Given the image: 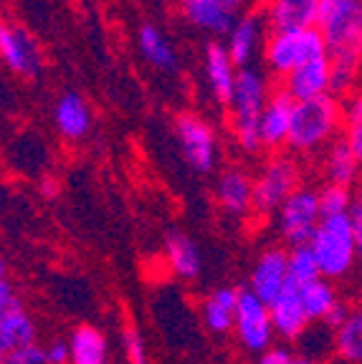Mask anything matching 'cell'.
I'll use <instances>...</instances> for the list:
<instances>
[{"label": "cell", "instance_id": "cell-8", "mask_svg": "<svg viewBox=\"0 0 362 364\" xmlns=\"http://www.w3.org/2000/svg\"><path fill=\"white\" fill-rule=\"evenodd\" d=\"M233 334H236L238 344H241L246 352L267 354L269 349H272L274 334H276L269 304H264L259 296L251 294V291H241Z\"/></svg>", "mask_w": 362, "mask_h": 364}, {"label": "cell", "instance_id": "cell-11", "mask_svg": "<svg viewBox=\"0 0 362 364\" xmlns=\"http://www.w3.org/2000/svg\"><path fill=\"white\" fill-rule=\"evenodd\" d=\"M267 28L269 21L264 16V11H249L244 18H238V23L231 28L226 41L228 53H231L233 63L238 68H249L261 46H267Z\"/></svg>", "mask_w": 362, "mask_h": 364}, {"label": "cell", "instance_id": "cell-35", "mask_svg": "<svg viewBox=\"0 0 362 364\" xmlns=\"http://www.w3.org/2000/svg\"><path fill=\"white\" fill-rule=\"evenodd\" d=\"M46 362L48 364H71V347H68V341H51L48 347H46Z\"/></svg>", "mask_w": 362, "mask_h": 364}, {"label": "cell", "instance_id": "cell-10", "mask_svg": "<svg viewBox=\"0 0 362 364\" xmlns=\"http://www.w3.org/2000/svg\"><path fill=\"white\" fill-rule=\"evenodd\" d=\"M0 56L8 71L21 79H36L43 68V53L36 38L16 23H3L0 28Z\"/></svg>", "mask_w": 362, "mask_h": 364}, {"label": "cell", "instance_id": "cell-12", "mask_svg": "<svg viewBox=\"0 0 362 364\" xmlns=\"http://www.w3.org/2000/svg\"><path fill=\"white\" fill-rule=\"evenodd\" d=\"M251 294L264 304H272L289 284V253L284 248H269L256 258L251 268Z\"/></svg>", "mask_w": 362, "mask_h": 364}, {"label": "cell", "instance_id": "cell-3", "mask_svg": "<svg viewBox=\"0 0 362 364\" xmlns=\"http://www.w3.org/2000/svg\"><path fill=\"white\" fill-rule=\"evenodd\" d=\"M340 122H345V109L332 94L296 102L286 147L294 152H314L332 139L334 132L340 129Z\"/></svg>", "mask_w": 362, "mask_h": 364}, {"label": "cell", "instance_id": "cell-39", "mask_svg": "<svg viewBox=\"0 0 362 364\" xmlns=\"http://www.w3.org/2000/svg\"><path fill=\"white\" fill-rule=\"evenodd\" d=\"M56 190H58L56 180H51V177L41 180V195H43V198H53V195H56Z\"/></svg>", "mask_w": 362, "mask_h": 364}, {"label": "cell", "instance_id": "cell-23", "mask_svg": "<svg viewBox=\"0 0 362 364\" xmlns=\"http://www.w3.org/2000/svg\"><path fill=\"white\" fill-rule=\"evenodd\" d=\"M26 344H36V324L23 306L0 311V354H8Z\"/></svg>", "mask_w": 362, "mask_h": 364}, {"label": "cell", "instance_id": "cell-33", "mask_svg": "<svg viewBox=\"0 0 362 364\" xmlns=\"http://www.w3.org/2000/svg\"><path fill=\"white\" fill-rule=\"evenodd\" d=\"M259 364H314V359L309 357H294L284 347H272L267 354H261Z\"/></svg>", "mask_w": 362, "mask_h": 364}, {"label": "cell", "instance_id": "cell-2", "mask_svg": "<svg viewBox=\"0 0 362 364\" xmlns=\"http://www.w3.org/2000/svg\"><path fill=\"white\" fill-rule=\"evenodd\" d=\"M272 91H269V79L261 68H238L236 89L233 99L228 104L231 109V129L236 136L238 147L244 152H259L261 147V117L267 109Z\"/></svg>", "mask_w": 362, "mask_h": 364}, {"label": "cell", "instance_id": "cell-5", "mask_svg": "<svg viewBox=\"0 0 362 364\" xmlns=\"http://www.w3.org/2000/svg\"><path fill=\"white\" fill-rule=\"evenodd\" d=\"M309 245L317 256L319 271L324 279H342L355 266V258L360 253L350 215L322 218Z\"/></svg>", "mask_w": 362, "mask_h": 364}, {"label": "cell", "instance_id": "cell-34", "mask_svg": "<svg viewBox=\"0 0 362 364\" xmlns=\"http://www.w3.org/2000/svg\"><path fill=\"white\" fill-rule=\"evenodd\" d=\"M345 127H362V89H357L345 104Z\"/></svg>", "mask_w": 362, "mask_h": 364}, {"label": "cell", "instance_id": "cell-25", "mask_svg": "<svg viewBox=\"0 0 362 364\" xmlns=\"http://www.w3.org/2000/svg\"><path fill=\"white\" fill-rule=\"evenodd\" d=\"M71 364H112L107 357V336L96 326H76L68 336Z\"/></svg>", "mask_w": 362, "mask_h": 364}, {"label": "cell", "instance_id": "cell-30", "mask_svg": "<svg viewBox=\"0 0 362 364\" xmlns=\"http://www.w3.org/2000/svg\"><path fill=\"white\" fill-rule=\"evenodd\" d=\"M352 208H355V195L345 185H334L327 182L322 190H319V210L322 218H340L350 215Z\"/></svg>", "mask_w": 362, "mask_h": 364}, {"label": "cell", "instance_id": "cell-13", "mask_svg": "<svg viewBox=\"0 0 362 364\" xmlns=\"http://www.w3.org/2000/svg\"><path fill=\"white\" fill-rule=\"evenodd\" d=\"M272 309V321H274V329L281 339L286 341H294L301 339V336L309 331V316H306V309L301 304V294H299V284L294 281H289L286 289L269 304Z\"/></svg>", "mask_w": 362, "mask_h": 364}, {"label": "cell", "instance_id": "cell-37", "mask_svg": "<svg viewBox=\"0 0 362 364\" xmlns=\"http://www.w3.org/2000/svg\"><path fill=\"white\" fill-rule=\"evenodd\" d=\"M350 218H352V225H355L357 250H360V256H362V193L355 195V208H352Z\"/></svg>", "mask_w": 362, "mask_h": 364}, {"label": "cell", "instance_id": "cell-21", "mask_svg": "<svg viewBox=\"0 0 362 364\" xmlns=\"http://www.w3.org/2000/svg\"><path fill=\"white\" fill-rule=\"evenodd\" d=\"M165 258L170 271L182 281H195L203 271V253L198 243L182 230H170L165 235Z\"/></svg>", "mask_w": 362, "mask_h": 364}, {"label": "cell", "instance_id": "cell-9", "mask_svg": "<svg viewBox=\"0 0 362 364\" xmlns=\"http://www.w3.org/2000/svg\"><path fill=\"white\" fill-rule=\"evenodd\" d=\"M175 136L185 162L195 172H210L215 167V132L198 114H177Z\"/></svg>", "mask_w": 362, "mask_h": 364}, {"label": "cell", "instance_id": "cell-4", "mask_svg": "<svg viewBox=\"0 0 362 364\" xmlns=\"http://www.w3.org/2000/svg\"><path fill=\"white\" fill-rule=\"evenodd\" d=\"M327 41L319 33V28L306 31H284V33H269L264 46V61L274 76H281V81L296 68L317 58H327Z\"/></svg>", "mask_w": 362, "mask_h": 364}, {"label": "cell", "instance_id": "cell-15", "mask_svg": "<svg viewBox=\"0 0 362 364\" xmlns=\"http://www.w3.org/2000/svg\"><path fill=\"white\" fill-rule=\"evenodd\" d=\"M264 16L272 33L314 28L319 16V0H267Z\"/></svg>", "mask_w": 362, "mask_h": 364}, {"label": "cell", "instance_id": "cell-28", "mask_svg": "<svg viewBox=\"0 0 362 364\" xmlns=\"http://www.w3.org/2000/svg\"><path fill=\"white\" fill-rule=\"evenodd\" d=\"M334 349L345 362L362 364V309L350 311L342 329L334 331Z\"/></svg>", "mask_w": 362, "mask_h": 364}, {"label": "cell", "instance_id": "cell-22", "mask_svg": "<svg viewBox=\"0 0 362 364\" xmlns=\"http://www.w3.org/2000/svg\"><path fill=\"white\" fill-rule=\"evenodd\" d=\"M238 299L241 291L231 289V286H221V289L210 291L203 301V321L210 331L215 334H228L236 326V314H238Z\"/></svg>", "mask_w": 362, "mask_h": 364}, {"label": "cell", "instance_id": "cell-31", "mask_svg": "<svg viewBox=\"0 0 362 364\" xmlns=\"http://www.w3.org/2000/svg\"><path fill=\"white\" fill-rule=\"evenodd\" d=\"M122 347H125L130 364H148V347H145V339H142V334L135 326H125V331H122Z\"/></svg>", "mask_w": 362, "mask_h": 364}, {"label": "cell", "instance_id": "cell-18", "mask_svg": "<svg viewBox=\"0 0 362 364\" xmlns=\"http://www.w3.org/2000/svg\"><path fill=\"white\" fill-rule=\"evenodd\" d=\"M177 6L195 28L210 36H228L238 23V16L226 0H177Z\"/></svg>", "mask_w": 362, "mask_h": 364}, {"label": "cell", "instance_id": "cell-38", "mask_svg": "<svg viewBox=\"0 0 362 364\" xmlns=\"http://www.w3.org/2000/svg\"><path fill=\"white\" fill-rule=\"evenodd\" d=\"M345 139L355 152L357 162L362 165V127H345Z\"/></svg>", "mask_w": 362, "mask_h": 364}, {"label": "cell", "instance_id": "cell-29", "mask_svg": "<svg viewBox=\"0 0 362 364\" xmlns=\"http://www.w3.org/2000/svg\"><path fill=\"white\" fill-rule=\"evenodd\" d=\"M317 279H324V276L319 271L317 256H314L311 245H299V248L289 250V281L304 286Z\"/></svg>", "mask_w": 362, "mask_h": 364}, {"label": "cell", "instance_id": "cell-27", "mask_svg": "<svg viewBox=\"0 0 362 364\" xmlns=\"http://www.w3.org/2000/svg\"><path fill=\"white\" fill-rule=\"evenodd\" d=\"M299 294H301V304L306 309V316L309 321H324L327 314L337 306V294H334L332 284L324 279L311 281V284L299 286Z\"/></svg>", "mask_w": 362, "mask_h": 364}, {"label": "cell", "instance_id": "cell-16", "mask_svg": "<svg viewBox=\"0 0 362 364\" xmlns=\"http://www.w3.org/2000/svg\"><path fill=\"white\" fill-rule=\"evenodd\" d=\"M329 86H332V58L327 56L299 66L294 74H289L284 79L281 89L294 102H306V99H317L329 94Z\"/></svg>", "mask_w": 362, "mask_h": 364}, {"label": "cell", "instance_id": "cell-6", "mask_svg": "<svg viewBox=\"0 0 362 364\" xmlns=\"http://www.w3.org/2000/svg\"><path fill=\"white\" fill-rule=\"evenodd\" d=\"M299 167L291 157H272L254 180V210L279 213L284 203L299 190Z\"/></svg>", "mask_w": 362, "mask_h": 364}, {"label": "cell", "instance_id": "cell-20", "mask_svg": "<svg viewBox=\"0 0 362 364\" xmlns=\"http://www.w3.org/2000/svg\"><path fill=\"white\" fill-rule=\"evenodd\" d=\"M53 124L63 139H84L91 129V109L76 91H63L53 104Z\"/></svg>", "mask_w": 362, "mask_h": 364}, {"label": "cell", "instance_id": "cell-19", "mask_svg": "<svg viewBox=\"0 0 362 364\" xmlns=\"http://www.w3.org/2000/svg\"><path fill=\"white\" fill-rule=\"evenodd\" d=\"M215 200L228 215H246L254 208V177L238 167L221 172L215 182Z\"/></svg>", "mask_w": 362, "mask_h": 364}, {"label": "cell", "instance_id": "cell-24", "mask_svg": "<svg viewBox=\"0 0 362 364\" xmlns=\"http://www.w3.org/2000/svg\"><path fill=\"white\" fill-rule=\"evenodd\" d=\"M137 46H140L142 56L148 58V63H152L160 71H175L177 68L175 48L167 41V36L157 26H152V23L140 26V31H137Z\"/></svg>", "mask_w": 362, "mask_h": 364}, {"label": "cell", "instance_id": "cell-7", "mask_svg": "<svg viewBox=\"0 0 362 364\" xmlns=\"http://www.w3.org/2000/svg\"><path fill=\"white\" fill-rule=\"evenodd\" d=\"M279 233L291 248L309 245L319 223H322V210H319V193L309 188H299L286 203L279 208Z\"/></svg>", "mask_w": 362, "mask_h": 364}, {"label": "cell", "instance_id": "cell-1", "mask_svg": "<svg viewBox=\"0 0 362 364\" xmlns=\"http://www.w3.org/2000/svg\"><path fill=\"white\" fill-rule=\"evenodd\" d=\"M317 28L332 58V97H352L362 74V0H319Z\"/></svg>", "mask_w": 362, "mask_h": 364}, {"label": "cell", "instance_id": "cell-17", "mask_svg": "<svg viewBox=\"0 0 362 364\" xmlns=\"http://www.w3.org/2000/svg\"><path fill=\"white\" fill-rule=\"evenodd\" d=\"M236 76L238 66L233 63L226 43L210 41L205 46V79H208L210 94H213L215 102L226 104V107L231 104L233 89H236Z\"/></svg>", "mask_w": 362, "mask_h": 364}, {"label": "cell", "instance_id": "cell-14", "mask_svg": "<svg viewBox=\"0 0 362 364\" xmlns=\"http://www.w3.org/2000/svg\"><path fill=\"white\" fill-rule=\"evenodd\" d=\"M294 107L296 102L289 97L286 91H274L267 109H264V117H261V147L269 149V152H276L284 144H289Z\"/></svg>", "mask_w": 362, "mask_h": 364}, {"label": "cell", "instance_id": "cell-26", "mask_svg": "<svg viewBox=\"0 0 362 364\" xmlns=\"http://www.w3.org/2000/svg\"><path fill=\"white\" fill-rule=\"evenodd\" d=\"M360 162H357L355 152L350 149L347 139H334L332 147H329L327 157H324V172H327V180L334 185H355L357 177H360Z\"/></svg>", "mask_w": 362, "mask_h": 364}, {"label": "cell", "instance_id": "cell-32", "mask_svg": "<svg viewBox=\"0 0 362 364\" xmlns=\"http://www.w3.org/2000/svg\"><path fill=\"white\" fill-rule=\"evenodd\" d=\"M3 364H48L46 362V347H38V344L18 347L3 354Z\"/></svg>", "mask_w": 362, "mask_h": 364}, {"label": "cell", "instance_id": "cell-36", "mask_svg": "<svg viewBox=\"0 0 362 364\" xmlns=\"http://www.w3.org/2000/svg\"><path fill=\"white\" fill-rule=\"evenodd\" d=\"M347 318H350V309H347L345 304H337V306L327 314V318H324L322 324L327 326L329 331H337V329H342V324H345Z\"/></svg>", "mask_w": 362, "mask_h": 364}]
</instances>
